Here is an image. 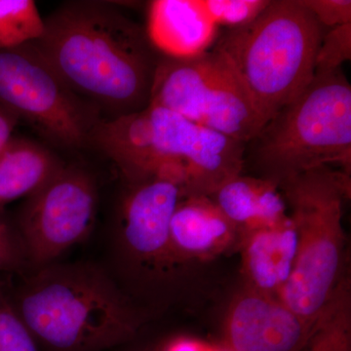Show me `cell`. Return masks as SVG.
Segmentation results:
<instances>
[{"label": "cell", "mask_w": 351, "mask_h": 351, "mask_svg": "<svg viewBox=\"0 0 351 351\" xmlns=\"http://www.w3.org/2000/svg\"><path fill=\"white\" fill-rule=\"evenodd\" d=\"M31 44L101 120L133 114L151 104L160 54L145 27L113 4L64 2L44 19L43 36Z\"/></svg>", "instance_id": "cell-1"}, {"label": "cell", "mask_w": 351, "mask_h": 351, "mask_svg": "<svg viewBox=\"0 0 351 351\" xmlns=\"http://www.w3.org/2000/svg\"><path fill=\"white\" fill-rule=\"evenodd\" d=\"M21 276L10 294L39 350L106 351L130 343L140 331L138 311L93 265L54 263Z\"/></svg>", "instance_id": "cell-2"}, {"label": "cell", "mask_w": 351, "mask_h": 351, "mask_svg": "<svg viewBox=\"0 0 351 351\" xmlns=\"http://www.w3.org/2000/svg\"><path fill=\"white\" fill-rule=\"evenodd\" d=\"M323 34L302 0H271L255 20L218 36L212 49L239 76L267 124L313 80Z\"/></svg>", "instance_id": "cell-3"}, {"label": "cell", "mask_w": 351, "mask_h": 351, "mask_svg": "<svg viewBox=\"0 0 351 351\" xmlns=\"http://www.w3.org/2000/svg\"><path fill=\"white\" fill-rule=\"evenodd\" d=\"M334 165L350 175L351 86L341 69L315 73L245 147L244 168L277 186Z\"/></svg>", "instance_id": "cell-4"}, {"label": "cell", "mask_w": 351, "mask_h": 351, "mask_svg": "<svg viewBox=\"0 0 351 351\" xmlns=\"http://www.w3.org/2000/svg\"><path fill=\"white\" fill-rule=\"evenodd\" d=\"M298 234L290 278L277 299L314 329L346 278L343 203L350 175L321 167L278 184Z\"/></svg>", "instance_id": "cell-5"}, {"label": "cell", "mask_w": 351, "mask_h": 351, "mask_svg": "<svg viewBox=\"0 0 351 351\" xmlns=\"http://www.w3.org/2000/svg\"><path fill=\"white\" fill-rule=\"evenodd\" d=\"M248 144L265 125L228 62L214 49L180 60L161 56L151 104Z\"/></svg>", "instance_id": "cell-6"}, {"label": "cell", "mask_w": 351, "mask_h": 351, "mask_svg": "<svg viewBox=\"0 0 351 351\" xmlns=\"http://www.w3.org/2000/svg\"><path fill=\"white\" fill-rule=\"evenodd\" d=\"M0 107L31 125L51 144L90 145L100 113L56 75L31 43L0 50Z\"/></svg>", "instance_id": "cell-7"}, {"label": "cell", "mask_w": 351, "mask_h": 351, "mask_svg": "<svg viewBox=\"0 0 351 351\" xmlns=\"http://www.w3.org/2000/svg\"><path fill=\"white\" fill-rule=\"evenodd\" d=\"M98 203L96 179L77 164H64L27 197L14 221L31 269L56 263L64 252L84 241L93 230Z\"/></svg>", "instance_id": "cell-8"}, {"label": "cell", "mask_w": 351, "mask_h": 351, "mask_svg": "<svg viewBox=\"0 0 351 351\" xmlns=\"http://www.w3.org/2000/svg\"><path fill=\"white\" fill-rule=\"evenodd\" d=\"M127 184L117 217L120 250L131 265L165 276L174 265L170 225L182 197L181 189L157 179Z\"/></svg>", "instance_id": "cell-9"}, {"label": "cell", "mask_w": 351, "mask_h": 351, "mask_svg": "<svg viewBox=\"0 0 351 351\" xmlns=\"http://www.w3.org/2000/svg\"><path fill=\"white\" fill-rule=\"evenodd\" d=\"M313 330L276 297L246 288L225 326L226 351H302Z\"/></svg>", "instance_id": "cell-10"}, {"label": "cell", "mask_w": 351, "mask_h": 351, "mask_svg": "<svg viewBox=\"0 0 351 351\" xmlns=\"http://www.w3.org/2000/svg\"><path fill=\"white\" fill-rule=\"evenodd\" d=\"M239 239L237 228L209 196L189 195L180 199L170 225L174 265L216 257Z\"/></svg>", "instance_id": "cell-11"}, {"label": "cell", "mask_w": 351, "mask_h": 351, "mask_svg": "<svg viewBox=\"0 0 351 351\" xmlns=\"http://www.w3.org/2000/svg\"><path fill=\"white\" fill-rule=\"evenodd\" d=\"M145 31L161 56L186 60L211 49L219 27L196 0H156L149 4Z\"/></svg>", "instance_id": "cell-12"}, {"label": "cell", "mask_w": 351, "mask_h": 351, "mask_svg": "<svg viewBox=\"0 0 351 351\" xmlns=\"http://www.w3.org/2000/svg\"><path fill=\"white\" fill-rule=\"evenodd\" d=\"M242 271L247 288L277 297L290 278L298 252L297 230L292 219L240 235Z\"/></svg>", "instance_id": "cell-13"}, {"label": "cell", "mask_w": 351, "mask_h": 351, "mask_svg": "<svg viewBox=\"0 0 351 351\" xmlns=\"http://www.w3.org/2000/svg\"><path fill=\"white\" fill-rule=\"evenodd\" d=\"M239 234L283 223L288 207L278 186L255 176L240 174L209 196Z\"/></svg>", "instance_id": "cell-14"}, {"label": "cell", "mask_w": 351, "mask_h": 351, "mask_svg": "<svg viewBox=\"0 0 351 351\" xmlns=\"http://www.w3.org/2000/svg\"><path fill=\"white\" fill-rule=\"evenodd\" d=\"M64 165L45 145L13 136L0 154V211L13 201L34 195Z\"/></svg>", "instance_id": "cell-15"}, {"label": "cell", "mask_w": 351, "mask_h": 351, "mask_svg": "<svg viewBox=\"0 0 351 351\" xmlns=\"http://www.w3.org/2000/svg\"><path fill=\"white\" fill-rule=\"evenodd\" d=\"M302 351H351V295L348 278L318 318Z\"/></svg>", "instance_id": "cell-16"}, {"label": "cell", "mask_w": 351, "mask_h": 351, "mask_svg": "<svg viewBox=\"0 0 351 351\" xmlns=\"http://www.w3.org/2000/svg\"><path fill=\"white\" fill-rule=\"evenodd\" d=\"M44 19L32 0H0V50L34 43L43 36Z\"/></svg>", "instance_id": "cell-17"}, {"label": "cell", "mask_w": 351, "mask_h": 351, "mask_svg": "<svg viewBox=\"0 0 351 351\" xmlns=\"http://www.w3.org/2000/svg\"><path fill=\"white\" fill-rule=\"evenodd\" d=\"M0 351H39L38 343L21 317L10 289L0 278Z\"/></svg>", "instance_id": "cell-18"}, {"label": "cell", "mask_w": 351, "mask_h": 351, "mask_svg": "<svg viewBox=\"0 0 351 351\" xmlns=\"http://www.w3.org/2000/svg\"><path fill=\"white\" fill-rule=\"evenodd\" d=\"M271 0H196L217 27L228 29L249 24L269 5Z\"/></svg>", "instance_id": "cell-19"}, {"label": "cell", "mask_w": 351, "mask_h": 351, "mask_svg": "<svg viewBox=\"0 0 351 351\" xmlns=\"http://www.w3.org/2000/svg\"><path fill=\"white\" fill-rule=\"evenodd\" d=\"M351 59V23L324 32L315 62V73L341 69Z\"/></svg>", "instance_id": "cell-20"}, {"label": "cell", "mask_w": 351, "mask_h": 351, "mask_svg": "<svg viewBox=\"0 0 351 351\" xmlns=\"http://www.w3.org/2000/svg\"><path fill=\"white\" fill-rule=\"evenodd\" d=\"M31 269L15 221L0 211V274H23Z\"/></svg>", "instance_id": "cell-21"}, {"label": "cell", "mask_w": 351, "mask_h": 351, "mask_svg": "<svg viewBox=\"0 0 351 351\" xmlns=\"http://www.w3.org/2000/svg\"><path fill=\"white\" fill-rule=\"evenodd\" d=\"M302 2L324 29L351 23L350 0H302Z\"/></svg>", "instance_id": "cell-22"}, {"label": "cell", "mask_w": 351, "mask_h": 351, "mask_svg": "<svg viewBox=\"0 0 351 351\" xmlns=\"http://www.w3.org/2000/svg\"><path fill=\"white\" fill-rule=\"evenodd\" d=\"M19 120L0 107V154L13 137V132Z\"/></svg>", "instance_id": "cell-23"}, {"label": "cell", "mask_w": 351, "mask_h": 351, "mask_svg": "<svg viewBox=\"0 0 351 351\" xmlns=\"http://www.w3.org/2000/svg\"><path fill=\"white\" fill-rule=\"evenodd\" d=\"M208 346L193 339L177 338L160 346V351H207ZM215 351H226L225 350Z\"/></svg>", "instance_id": "cell-24"}, {"label": "cell", "mask_w": 351, "mask_h": 351, "mask_svg": "<svg viewBox=\"0 0 351 351\" xmlns=\"http://www.w3.org/2000/svg\"><path fill=\"white\" fill-rule=\"evenodd\" d=\"M140 351H160V346H157L156 348H147V350Z\"/></svg>", "instance_id": "cell-25"}]
</instances>
